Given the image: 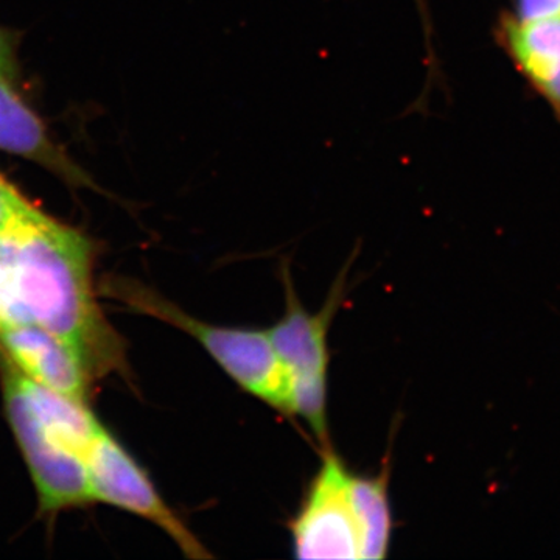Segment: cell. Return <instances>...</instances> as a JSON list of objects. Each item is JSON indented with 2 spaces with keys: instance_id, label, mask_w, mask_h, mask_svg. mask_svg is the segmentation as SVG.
Returning <instances> with one entry per match:
<instances>
[{
  "instance_id": "cell-1",
  "label": "cell",
  "mask_w": 560,
  "mask_h": 560,
  "mask_svg": "<svg viewBox=\"0 0 560 560\" xmlns=\"http://www.w3.org/2000/svg\"><path fill=\"white\" fill-rule=\"evenodd\" d=\"M0 265L27 323L72 346L91 374L116 366L120 352L92 294L83 235L31 206L0 232Z\"/></svg>"
},
{
  "instance_id": "cell-2",
  "label": "cell",
  "mask_w": 560,
  "mask_h": 560,
  "mask_svg": "<svg viewBox=\"0 0 560 560\" xmlns=\"http://www.w3.org/2000/svg\"><path fill=\"white\" fill-rule=\"evenodd\" d=\"M320 451L319 469L290 522L294 556L385 559L393 537L388 467L375 477L357 475L331 444Z\"/></svg>"
},
{
  "instance_id": "cell-3",
  "label": "cell",
  "mask_w": 560,
  "mask_h": 560,
  "mask_svg": "<svg viewBox=\"0 0 560 560\" xmlns=\"http://www.w3.org/2000/svg\"><path fill=\"white\" fill-rule=\"evenodd\" d=\"M346 278L341 272L319 312L308 313L298 300L289 270H283L285 313L267 330L272 349L282 364L290 388L291 418L307 423L320 448L330 445L327 420V372L329 329L345 300Z\"/></svg>"
},
{
  "instance_id": "cell-4",
  "label": "cell",
  "mask_w": 560,
  "mask_h": 560,
  "mask_svg": "<svg viewBox=\"0 0 560 560\" xmlns=\"http://www.w3.org/2000/svg\"><path fill=\"white\" fill-rule=\"evenodd\" d=\"M117 289L119 298L136 311L149 313L194 337L238 388L291 418L289 381L267 330L213 326L187 315L171 301L143 287L119 285Z\"/></svg>"
},
{
  "instance_id": "cell-5",
  "label": "cell",
  "mask_w": 560,
  "mask_h": 560,
  "mask_svg": "<svg viewBox=\"0 0 560 560\" xmlns=\"http://www.w3.org/2000/svg\"><path fill=\"white\" fill-rule=\"evenodd\" d=\"M3 399L11 429L38 490L40 510L55 512L90 503L86 463L44 429L10 361L3 363Z\"/></svg>"
},
{
  "instance_id": "cell-6",
  "label": "cell",
  "mask_w": 560,
  "mask_h": 560,
  "mask_svg": "<svg viewBox=\"0 0 560 560\" xmlns=\"http://www.w3.org/2000/svg\"><path fill=\"white\" fill-rule=\"evenodd\" d=\"M84 463L90 475L92 500L113 504L153 522L171 536L187 558H212L189 526L162 500L149 475L140 469L139 464L108 431H101Z\"/></svg>"
},
{
  "instance_id": "cell-7",
  "label": "cell",
  "mask_w": 560,
  "mask_h": 560,
  "mask_svg": "<svg viewBox=\"0 0 560 560\" xmlns=\"http://www.w3.org/2000/svg\"><path fill=\"white\" fill-rule=\"evenodd\" d=\"M3 357L24 377L72 399L86 401L91 371L72 346L36 324L0 327Z\"/></svg>"
},
{
  "instance_id": "cell-8",
  "label": "cell",
  "mask_w": 560,
  "mask_h": 560,
  "mask_svg": "<svg viewBox=\"0 0 560 560\" xmlns=\"http://www.w3.org/2000/svg\"><path fill=\"white\" fill-rule=\"evenodd\" d=\"M0 150L36 162L47 171L72 184H86L88 178L55 145L39 117L0 77Z\"/></svg>"
},
{
  "instance_id": "cell-9",
  "label": "cell",
  "mask_w": 560,
  "mask_h": 560,
  "mask_svg": "<svg viewBox=\"0 0 560 560\" xmlns=\"http://www.w3.org/2000/svg\"><path fill=\"white\" fill-rule=\"evenodd\" d=\"M511 57L560 117V16L503 25Z\"/></svg>"
},
{
  "instance_id": "cell-10",
  "label": "cell",
  "mask_w": 560,
  "mask_h": 560,
  "mask_svg": "<svg viewBox=\"0 0 560 560\" xmlns=\"http://www.w3.org/2000/svg\"><path fill=\"white\" fill-rule=\"evenodd\" d=\"M16 372L22 389L44 429L68 451L75 453L80 458H86L92 444L103 430L101 422L88 410L86 401L72 399L57 390L46 388L24 377L20 371Z\"/></svg>"
},
{
  "instance_id": "cell-11",
  "label": "cell",
  "mask_w": 560,
  "mask_h": 560,
  "mask_svg": "<svg viewBox=\"0 0 560 560\" xmlns=\"http://www.w3.org/2000/svg\"><path fill=\"white\" fill-rule=\"evenodd\" d=\"M27 208L31 205L0 176V232L5 231Z\"/></svg>"
},
{
  "instance_id": "cell-12",
  "label": "cell",
  "mask_w": 560,
  "mask_h": 560,
  "mask_svg": "<svg viewBox=\"0 0 560 560\" xmlns=\"http://www.w3.org/2000/svg\"><path fill=\"white\" fill-rule=\"evenodd\" d=\"M560 16V0H517L518 21L544 20Z\"/></svg>"
},
{
  "instance_id": "cell-13",
  "label": "cell",
  "mask_w": 560,
  "mask_h": 560,
  "mask_svg": "<svg viewBox=\"0 0 560 560\" xmlns=\"http://www.w3.org/2000/svg\"><path fill=\"white\" fill-rule=\"evenodd\" d=\"M14 70L13 39L0 28V77L10 79Z\"/></svg>"
}]
</instances>
